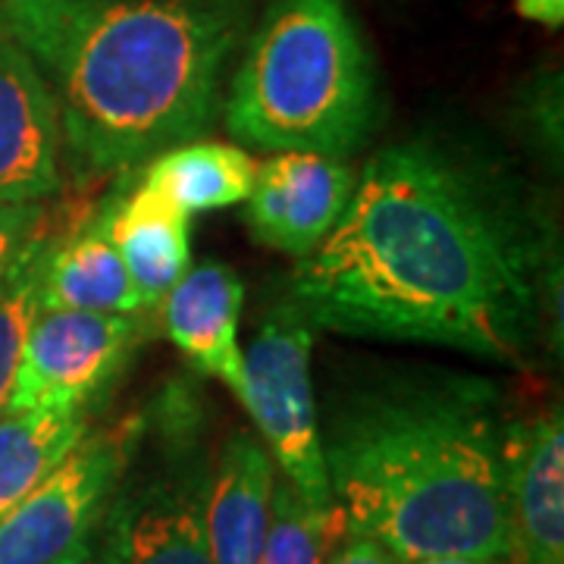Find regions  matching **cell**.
I'll return each instance as SVG.
<instances>
[{"instance_id":"cell-17","label":"cell","mask_w":564,"mask_h":564,"mask_svg":"<svg viewBox=\"0 0 564 564\" xmlns=\"http://www.w3.org/2000/svg\"><path fill=\"white\" fill-rule=\"evenodd\" d=\"M91 433V411H0V514Z\"/></svg>"},{"instance_id":"cell-21","label":"cell","mask_w":564,"mask_h":564,"mask_svg":"<svg viewBox=\"0 0 564 564\" xmlns=\"http://www.w3.org/2000/svg\"><path fill=\"white\" fill-rule=\"evenodd\" d=\"M326 564H402L383 543L361 536V533H345L339 545L329 552Z\"/></svg>"},{"instance_id":"cell-9","label":"cell","mask_w":564,"mask_h":564,"mask_svg":"<svg viewBox=\"0 0 564 564\" xmlns=\"http://www.w3.org/2000/svg\"><path fill=\"white\" fill-rule=\"evenodd\" d=\"M358 173L336 158L276 151L258 163L248 192V226L273 251L307 258L343 220Z\"/></svg>"},{"instance_id":"cell-6","label":"cell","mask_w":564,"mask_h":564,"mask_svg":"<svg viewBox=\"0 0 564 564\" xmlns=\"http://www.w3.org/2000/svg\"><path fill=\"white\" fill-rule=\"evenodd\" d=\"M135 443V423L88 433L57 470L0 514V564H69L91 552Z\"/></svg>"},{"instance_id":"cell-3","label":"cell","mask_w":564,"mask_h":564,"mask_svg":"<svg viewBox=\"0 0 564 564\" xmlns=\"http://www.w3.org/2000/svg\"><path fill=\"white\" fill-rule=\"evenodd\" d=\"M496 386L399 377L355 392L323 440L333 502L351 533L402 564L511 558L514 524Z\"/></svg>"},{"instance_id":"cell-11","label":"cell","mask_w":564,"mask_h":564,"mask_svg":"<svg viewBox=\"0 0 564 564\" xmlns=\"http://www.w3.org/2000/svg\"><path fill=\"white\" fill-rule=\"evenodd\" d=\"M514 564H564V421L545 411L505 426Z\"/></svg>"},{"instance_id":"cell-8","label":"cell","mask_w":564,"mask_h":564,"mask_svg":"<svg viewBox=\"0 0 564 564\" xmlns=\"http://www.w3.org/2000/svg\"><path fill=\"white\" fill-rule=\"evenodd\" d=\"M210 467L182 455L158 474L117 486L101 521L98 564H214L207 545Z\"/></svg>"},{"instance_id":"cell-4","label":"cell","mask_w":564,"mask_h":564,"mask_svg":"<svg viewBox=\"0 0 564 564\" xmlns=\"http://www.w3.org/2000/svg\"><path fill=\"white\" fill-rule=\"evenodd\" d=\"M229 135L343 161L380 122V76L348 0H273L223 95Z\"/></svg>"},{"instance_id":"cell-23","label":"cell","mask_w":564,"mask_h":564,"mask_svg":"<svg viewBox=\"0 0 564 564\" xmlns=\"http://www.w3.org/2000/svg\"><path fill=\"white\" fill-rule=\"evenodd\" d=\"M408 564H514L511 558H467V555H443V558H421Z\"/></svg>"},{"instance_id":"cell-18","label":"cell","mask_w":564,"mask_h":564,"mask_svg":"<svg viewBox=\"0 0 564 564\" xmlns=\"http://www.w3.org/2000/svg\"><path fill=\"white\" fill-rule=\"evenodd\" d=\"M348 524L339 505H311L285 477H276L270 499V524L258 564H326Z\"/></svg>"},{"instance_id":"cell-20","label":"cell","mask_w":564,"mask_h":564,"mask_svg":"<svg viewBox=\"0 0 564 564\" xmlns=\"http://www.w3.org/2000/svg\"><path fill=\"white\" fill-rule=\"evenodd\" d=\"M47 239L44 204L0 202V282Z\"/></svg>"},{"instance_id":"cell-12","label":"cell","mask_w":564,"mask_h":564,"mask_svg":"<svg viewBox=\"0 0 564 564\" xmlns=\"http://www.w3.org/2000/svg\"><path fill=\"white\" fill-rule=\"evenodd\" d=\"M245 304L242 276L226 263H192L176 289L158 307L166 339L202 373L242 395L245 361L239 317Z\"/></svg>"},{"instance_id":"cell-22","label":"cell","mask_w":564,"mask_h":564,"mask_svg":"<svg viewBox=\"0 0 564 564\" xmlns=\"http://www.w3.org/2000/svg\"><path fill=\"white\" fill-rule=\"evenodd\" d=\"M518 13L530 22H540L545 29H562L564 0H514Z\"/></svg>"},{"instance_id":"cell-15","label":"cell","mask_w":564,"mask_h":564,"mask_svg":"<svg viewBox=\"0 0 564 564\" xmlns=\"http://www.w3.org/2000/svg\"><path fill=\"white\" fill-rule=\"evenodd\" d=\"M107 229L148 314L158 317L163 299L192 270L188 217L135 182L129 195L110 198Z\"/></svg>"},{"instance_id":"cell-7","label":"cell","mask_w":564,"mask_h":564,"mask_svg":"<svg viewBox=\"0 0 564 564\" xmlns=\"http://www.w3.org/2000/svg\"><path fill=\"white\" fill-rule=\"evenodd\" d=\"M148 336V314L39 311L3 411H91Z\"/></svg>"},{"instance_id":"cell-24","label":"cell","mask_w":564,"mask_h":564,"mask_svg":"<svg viewBox=\"0 0 564 564\" xmlns=\"http://www.w3.org/2000/svg\"><path fill=\"white\" fill-rule=\"evenodd\" d=\"M69 564H98V555H95V549H91V552H85V555H79V558H73Z\"/></svg>"},{"instance_id":"cell-2","label":"cell","mask_w":564,"mask_h":564,"mask_svg":"<svg viewBox=\"0 0 564 564\" xmlns=\"http://www.w3.org/2000/svg\"><path fill=\"white\" fill-rule=\"evenodd\" d=\"M0 32L54 91L63 166L101 180L214 126L242 10L232 0H0Z\"/></svg>"},{"instance_id":"cell-5","label":"cell","mask_w":564,"mask_h":564,"mask_svg":"<svg viewBox=\"0 0 564 564\" xmlns=\"http://www.w3.org/2000/svg\"><path fill=\"white\" fill-rule=\"evenodd\" d=\"M314 326L285 302L261 323L242 351V404L258 426V440L282 477L311 505H333L329 474L323 462V430L311 383Z\"/></svg>"},{"instance_id":"cell-19","label":"cell","mask_w":564,"mask_h":564,"mask_svg":"<svg viewBox=\"0 0 564 564\" xmlns=\"http://www.w3.org/2000/svg\"><path fill=\"white\" fill-rule=\"evenodd\" d=\"M51 239L39 245L25 261L0 282V411L7 408L10 399V386L17 377V364H20L22 343L29 333V323L39 314V273L44 248Z\"/></svg>"},{"instance_id":"cell-16","label":"cell","mask_w":564,"mask_h":564,"mask_svg":"<svg viewBox=\"0 0 564 564\" xmlns=\"http://www.w3.org/2000/svg\"><path fill=\"white\" fill-rule=\"evenodd\" d=\"M258 163L239 144L185 141L151 158L141 170V188L176 207L182 217L229 207L248 198Z\"/></svg>"},{"instance_id":"cell-14","label":"cell","mask_w":564,"mask_h":564,"mask_svg":"<svg viewBox=\"0 0 564 564\" xmlns=\"http://www.w3.org/2000/svg\"><path fill=\"white\" fill-rule=\"evenodd\" d=\"M110 202L69 239L44 248L39 273V311L85 314H148L139 289L107 229ZM154 317V314H148Z\"/></svg>"},{"instance_id":"cell-10","label":"cell","mask_w":564,"mask_h":564,"mask_svg":"<svg viewBox=\"0 0 564 564\" xmlns=\"http://www.w3.org/2000/svg\"><path fill=\"white\" fill-rule=\"evenodd\" d=\"M63 188L61 113L51 85L0 32V202L44 204Z\"/></svg>"},{"instance_id":"cell-13","label":"cell","mask_w":564,"mask_h":564,"mask_svg":"<svg viewBox=\"0 0 564 564\" xmlns=\"http://www.w3.org/2000/svg\"><path fill=\"white\" fill-rule=\"evenodd\" d=\"M276 464L267 445L239 430L223 445L207 480V545L214 564H258L270 524Z\"/></svg>"},{"instance_id":"cell-1","label":"cell","mask_w":564,"mask_h":564,"mask_svg":"<svg viewBox=\"0 0 564 564\" xmlns=\"http://www.w3.org/2000/svg\"><path fill=\"white\" fill-rule=\"evenodd\" d=\"M552 236L502 166L448 139L377 151L289 280L314 329L524 367L552 307Z\"/></svg>"}]
</instances>
